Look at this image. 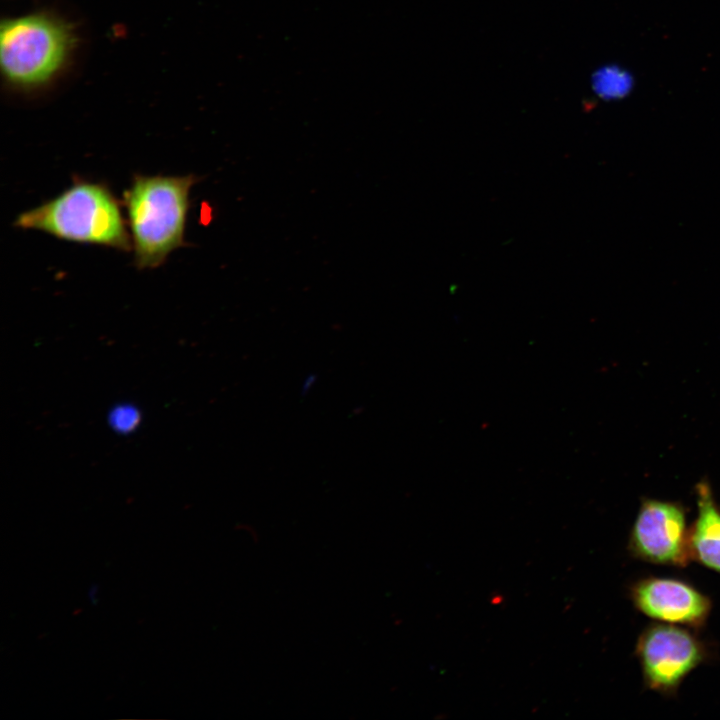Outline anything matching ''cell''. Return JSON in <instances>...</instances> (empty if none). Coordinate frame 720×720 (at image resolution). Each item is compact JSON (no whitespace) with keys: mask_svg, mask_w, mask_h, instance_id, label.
I'll return each instance as SVG.
<instances>
[{"mask_svg":"<svg viewBox=\"0 0 720 720\" xmlns=\"http://www.w3.org/2000/svg\"><path fill=\"white\" fill-rule=\"evenodd\" d=\"M195 175H135L123 193L134 262L139 269L162 265L185 245V228Z\"/></svg>","mask_w":720,"mask_h":720,"instance_id":"cell-1","label":"cell"},{"mask_svg":"<svg viewBox=\"0 0 720 720\" xmlns=\"http://www.w3.org/2000/svg\"><path fill=\"white\" fill-rule=\"evenodd\" d=\"M14 224L66 241L132 250L120 203L102 183L79 180L55 198L19 214Z\"/></svg>","mask_w":720,"mask_h":720,"instance_id":"cell-2","label":"cell"},{"mask_svg":"<svg viewBox=\"0 0 720 720\" xmlns=\"http://www.w3.org/2000/svg\"><path fill=\"white\" fill-rule=\"evenodd\" d=\"M71 23L38 11L0 23V66L8 86L33 91L50 84L65 69L76 46Z\"/></svg>","mask_w":720,"mask_h":720,"instance_id":"cell-3","label":"cell"},{"mask_svg":"<svg viewBox=\"0 0 720 720\" xmlns=\"http://www.w3.org/2000/svg\"><path fill=\"white\" fill-rule=\"evenodd\" d=\"M635 654L646 687L671 696L688 674L707 659L708 649L689 629L660 622L641 632Z\"/></svg>","mask_w":720,"mask_h":720,"instance_id":"cell-4","label":"cell"},{"mask_svg":"<svg viewBox=\"0 0 720 720\" xmlns=\"http://www.w3.org/2000/svg\"><path fill=\"white\" fill-rule=\"evenodd\" d=\"M628 547L634 557L649 563L687 566L692 559L684 507L677 502L644 499Z\"/></svg>","mask_w":720,"mask_h":720,"instance_id":"cell-5","label":"cell"},{"mask_svg":"<svg viewBox=\"0 0 720 720\" xmlns=\"http://www.w3.org/2000/svg\"><path fill=\"white\" fill-rule=\"evenodd\" d=\"M630 596L634 606L645 616L691 628L703 626L712 608L708 596L675 578L639 579L631 586Z\"/></svg>","mask_w":720,"mask_h":720,"instance_id":"cell-6","label":"cell"},{"mask_svg":"<svg viewBox=\"0 0 720 720\" xmlns=\"http://www.w3.org/2000/svg\"><path fill=\"white\" fill-rule=\"evenodd\" d=\"M697 517L689 528V550L692 560L720 573V508L709 484L696 486Z\"/></svg>","mask_w":720,"mask_h":720,"instance_id":"cell-7","label":"cell"},{"mask_svg":"<svg viewBox=\"0 0 720 720\" xmlns=\"http://www.w3.org/2000/svg\"><path fill=\"white\" fill-rule=\"evenodd\" d=\"M596 82L600 94L607 97L623 96L631 86V79L626 73L610 69L601 72Z\"/></svg>","mask_w":720,"mask_h":720,"instance_id":"cell-8","label":"cell"},{"mask_svg":"<svg viewBox=\"0 0 720 720\" xmlns=\"http://www.w3.org/2000/svg\"><path fill=\"white\" fill-rule=\"evenodd\" d=\"M138 422L139 414L135 408L130 406L117 407L110 415V423L112 427L120 432H129L133 430Z\"/></svg>","mask_w":720,"mask_h":720,"instance_id":"cell-9","label":"cell"}]
</instances>
